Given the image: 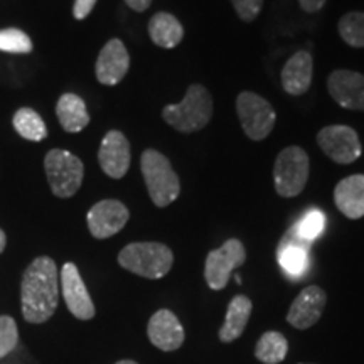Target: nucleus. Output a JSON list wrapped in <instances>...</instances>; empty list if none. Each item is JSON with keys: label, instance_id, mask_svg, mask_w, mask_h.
Listing matches in <instances>:
<instances>
[{"label": "nucleus", "instance_id": "nucleus-1", "mask_svg": "<svg viewBox=\"0 0 364 364\" xmlns=\"http://www.w3.org/2000/svg\"><path fill=\"white\" fill-rule=\"evenodd\" d=\"M22 316L31 324L49 321L58 309L59 279L56 262L39 257L27 267L21 287Z\"/></svg>", "mask_w": 364, "mask_h": 364}, {"label": "nucleus", "instance_id": "nucleus-2", "mask_svg": "<svg viewBox=\"0 0 364 364\" xmlns=\"http://www.w3.org/2000/svg\"><path fill=\"white\" fill-rule=\"evenodd\" d=\"M213 117V98L206 86L191 85L181 103L167 105L162 110L166 124L181 134L203 130Z\"/></svg>", "mask_w": 364, "mask_h": 364}, {"label": "nucleus", "instance_id": "nucleus-3", "mask_svg": "<svg viewBox=\"0 0 364 364\" xmlns=\"http://www.w3.org/2000/svg\"><path fill=\"white\" fill-rule=\"evenodd\" d=\"M118 263L135 275L159 280L171 272L174 253L169 247L156 241L130 243L118 253Z\"/></svg>", "mask_w": 364, "mask_h": 364}, {"label": "nucleus", "instance_id": "nucleus-4", "mask_svg": "<svg viewBox=\"0 0 364 364\" xmlns=\"http://www.w3.org/2000/svg\"><path fill=\"white\" fill-rule=\"evenodd\" d=\"M140 169L149 196L157 208L169 206L179 198L181 181L169 159L154 149L144 150Z\"/></svg>", "mask_w": 364, "mask_h": 364}, {"label": "nucleus", "instance_id": "nucleus-5", "mask_svg": "<svg viewBox=\"0 0 364 364\" xmlns=\"http://www.w3.org/2000/svg\"><path fill=\"white\" fill-rule=\"evenodd\" d=\"M311 174V161L299 145H290L277 156L273 166V182L280 198H295L306 189Z\"/></svg>", "mask_w": 364, "mask_h": 364}, {"label": "nucleus", "instance_id": "nucleus-6", "mask_svg": "<svg viewBox=\"0 0 364 364\" xmlns=\"http://www.w3.org/2000/svg\"><path fill=\"white\" fill-rule=\"evenodd\" d=\"M44 169L49 188L58 198H71L83 184L85 166L80 157L68 150L53 149L44 159Z\"/></svg>", "mask_w": 364, "mask_h": 364}, {"label": "nucleus", "instance_id": "nucleus-7", "mask_svg": "<svg viewBox=\"0 0 364 364\" xmlns=\"http://www.w3.org/2000/svg\"><path fill=\"white\" fill-rule=\"evenodd\" d=\"M236 113H238L241 129L248 139L260 142L272 134L277 115L272 103L253 91H241L236 98Z\"/></svg>", "mask_w": 364, "mask_h": 364}, {"label": "nucleus", "instance_id": "nucleus-8", "mask_svg": "<svg viewBox=\"0 0 364 364\" xmlns=\"http://www.w3.org/2000/svg\"><path fill=\"white\" fill-rule=\"evenodd\" d=\"M247 262V248L240 240L231 238L218 250L208 253L204 263V279L209 289L223 290L230 282L231 273Z\"/></svg>", "mask_w": 364, "mask_h": 364}, {"label": "nucleus", "instance_id": "nucleus-9", "mask_svg": "<svg viewBox=\"0 0 364 364\" xmlns=\"http://www.w3.org/2000/svg\"><path fill=\"white\" fill-rule=\"evenodd\" d=\"M317 145L327 157L343 166L356 162L363 152L358 132L348 125H329L318 130Z\"/></svg>", "mask_w": 364, "mask_h": 364}, {"label": "nucleus", "instance_id": "nucleus-10", "mask_svg": "<svg viewBox=\"0 0 364 364\" xmlns=\"http://www.w3.org/2000/svg\"><path fill=\"white\" fill-rule=\"evenodd\" d=\"M129 218L130 213L124 203L117 199H103L90 209L86 221L93 238L107 240L120 233L129 223Z\"/></svg>", "mask_w": 364, "mask_h": 364}, {"label": "nucleus", "instance_id": "nucleus-11", "mask_svg": "<svg viewBox=\"0 0 364 364\" xmlns=\"http://www.w3.org/2000/svg\"><path fill=\"white\" fill-rule=\"evenodd\" d=\"M327 90L346 110L364 112V75L351 70H336L327 78Z\"/></svg>", "mask_w": 364, "mask_h": 364}, {"label": "nucleus", "instance_id": "nucleus-12", "mask_svg": "<svg viewBox=\"0 0 364 364\" xmlns=\"http://www.w3.org/2000/svg\"><path fill=\"white\" fill-rule=\"evenodd\" d=\"M130 142L118 130H110L103 136L98 150V162L102 171L112 179H122L130 169Z\"/></svg>", "mask_w": 364, "mask_h": 364}, {"label": "nucleus", "instance_id": "nucleus-13", "mask_svg": "<svg viewBox=\"0 0 364 364\" xmlns=\"http://www.w3.org/2000/svg\"><path fill=\"white\" fill-rule=\"evenodd\" d=\"M63 297L70 312L80 321H90L95 317V304L91 300L88 289L81 279L75 263H66L61 270Z\"/></svg>", "mask_w": 364, "mask_h": 364}, {"label": "nucleus", "instance_id": "nucleus-14", "mask_svg": "<svg viewBox=\"0 0 364 364\" xmlns=\"http://www.w3.org/2000/svg\"><path fill=\"white\" fill-rule=\"evenodd\" d=\"M327 304V295L321 287L311 285L300 292L287 314V322L295 329H309L318 322Z\"/></svg>", "mask_w": 364, "mask_h": 364}, {"label": "nucleus", "instance_id": "nucleus-15", "mask_svg": "<svg viewBox=\"0 0 364 364\" xmlns=\"http://www.w3.org/2000/svg\"><path fill=\"white\" fill-rule=\"evenodd\" d=\"M129 68L130 56L125 44L120 39H112L100 51L95 73H97V80L100 83L113 86L125 78L127 73H129Z\"/></svg>", "mask_w": 364, "mask_h": 364}, {"label": "nucleus", "instance_id": "nucleus-16", "mask_svg": "<svg viewBox=\"0 0 364 364\" xmlns=\"http://www.w3.org/2000/svg\"><path fill=\"white\" fill-rule=\"evenodd\" d=\"M147 336L156 348L161 351L171 353L184 344V327L179 318L169 309H161L150 317L147 326Z\"/></svg>", "mask_w": 364, "mask_h": 364}, {"label": "nucleus", "instance_id": "nucleus-17", "mask_svg": "<svg viewBox=\"0 0 364 364\" xmlns=\"http://www.w3.org/2000/svg\"><path fill=\"white\" fill-rule=\"evenodd\" d=\"M309 248L311 243L302 240L295 231V228H290L282 238L279 250H277V258L287 275L290 279H300L309 268Z\"/></svg>", "mask_w": 364, "mask_h": 364}, {"label": "nucleus", "instance_id": "nucleus-18", "mask_svg": "<svg viewBox=\"0 0 364 364\" xmlns=\"http://www.w3.org/2000/svg\"><path fill=\"white\" fill-rule=\"evenodd\" d=\"M314 59L309 51H297L282 70V86L292 97L306 95L312 85Z\"/></svg>", "mask_w": 364, "mask_h": 364}, {"label": "nucleus", "instance_id": "nucleus-19", "mask_svg": "<svg viewBox=\"0 0 364 364\" xmlns=\"http://www.w3.org/2000/svg\"><path fill=\"white\" fill-rule=\"evenodd\" d=\"M334 203L349 220L364 216V174L344 177L334 189Z\"/></svg>", "mask_w": 364, "mask_h": 364}, {"label": "nucleus", "instance_id": "nucleus-20", "mask_svg": "<svg viewBox=\"0 0 364 364\" xmlns=\"http://www.w3.org/2000/svg\"><path fill=\"white\" fill-rule=\"evenodd\" d=\"M149 36L159 48L174 49L184 39V27L172 14L157 12L149 22Z\"/></svg>", "mask_w": 364, "mask_h": 364}, {"label": "nucleus", "instance_id": "nucleus-21", "mask_svg": "<svg viewBox=\"0 0 364 364\" xmlns=\"http://www.w3.org/2000/svg\"><path fill=\"white\" fill-rule=\"evenodd\" d=\"M252 309L253 304L247 295H236V297L231 299L230 306H228L225 324L220 329L221 343H233L243 334L250 316H252Z\"/></svg>", "mask_w": 364, "mask_h": 364}, {"label": "nucleus", "instance_id": "nucleus-22", "mask_svg": "<svg viewBox=\"0 0 364 364\" xmlns=\"http://www.w3.org/2000/svg\"><path fill=\"white\" fill-rule=\"evenodd\" d=\"M56 115L63 129L70 134H78L90 124V113L86 110V103L75 93H65L59 98Z\"/></svg>", "mask_w": 364, "mask_h": 364}, {"label": "nucleus", "instance_id": "nucleus-23", "mask_svg": "<svg viewBox=\"0 0 364 364\" xmlns=\"http://www.w3.org/2000/svg\"><path fill=\"white\" fill-rule=\"evenodd\" d=\"M287 353H289V343L285 336L277 331L265 332L255 348V356L263 364H279L287 358Z\"/></svg>", "mask_w": 364, "mask_h": 364}, {"label": "nucleus", "instance_id": "nucleus-24", "mask_svg": "<svg viewBox=\"0 0 364 364\" xmlns=\"http://www.w3.org/2000/svg\"><path fill=\"white\" fill-rule=\"evenodd\" d=\"M12 124L17 134L24 136L26 140H31V142H41V140L48 136V129H46L44 120L33 108H21V110H17L12 118Z\"/></svg>", "mask_w": 364, "mask_h": 364}, {"label": "nucleus", "instance_id": "nucleus-25", "mask_svg": "<svg viewBox=\"0 0 364 364\" xmlns=\"http://www.w3.org/2000/svg\"><path fill=\"white\" fill-rule=\"evenodd\" d=\"M339 36L348 46L356 49L364 48V12L354 11L341 17L338 24Z\"/></svg>", "mask_w": 364, "mask_h": 364}, {"label": "nucleus", "instance_id": "nucleus-26", "mask_svg": "<svg viewBox=\"0 0 364 364\" xmlns=\"http://www.w3.org/2000/svg\"><path fill=\"white\" fill-rule=\"evenodd\" d=\"M0 51L12 54H29L33 51V41L21 29L0 31Z\"/></svg>", "mask_w": 364, "mask_h": 364}, {"label": "nucleus", "instance_id": "nucleus-27", "mask_svg": "<svg viewBox=\"0 0 364 364\" xmlns=\"http://www.w3.org/2000/svg\"><path fill=\"white\" fill-rule=\"evenodd\" d=\"M294 228L300 238L312 243L314 240H317L322 235V231L326 228L324 213L318 211V209H311V211L302 216V220H299V223Z\"/></svg>", "mask_w": 364, "mask_h": 364}, {"label": "nucleus", "instance_id": "nucleus-28", "mask_svg": "<svg viewBox=\"0 0 364 364\" xmlns=\"http://www.w3.org/2000/svg\"><path fill=\"white\" fill-rule=\"evenodd\" d=\"M19 346V331L12 317L0 316V359L16 351Z\"/></svg>", "mask_w": 364, "mask_h": 364}, {"label": "nucleus", "instance_id": "nucleus-29", "mask_svg": "<svg viewBox=\"0 0 364 364\" xmlns=\"http://www.w3.org/2000/svg\"><path fill=\"white\" fill-rule=\"evenodd\" d=\"M233 4L236 14L243 22H253L260 16L263 0H230Z\"/></svg>", "mask_w": 364, "mask_h": 364}, {"label": "nucleus", "instance_id": "nucleus-30", "mask_svg": "<svg viewBox=\"0 0 364 364\" xmlns=\"http://www.w3.org/2000/svg\"><path fill=\"white\" fill-rule=\"evenodd\" d=\"M97 2L98 0H75V7H73V16H75V19H86L91 14V11H93Z\"/></svg>", "mask_w": 364, "mask_h": 364}, {"label": "nucleus", "instance_id": "nucleus-31", "mask_svg": "<svg viewBox=\"0 0 364 364\" xmlns=\"http://www.w3.org/2000/svg\"><path fill=\"white\" fill-rule=\"evenodd\" d=\"M326 2L327 0H299L302 11L307 14H316L318 11H322V7L326 6Z\"/></svg>", "mask_w": 364, "mask_h": 364}, {"label": "nucleus", "instance_id": "nucleus-32", "mask_svg": "<svg viewBox=\"0 0 364 364\" xmlns=\"http://www.w3.org/2000/svg\"><path fill=\"white\" fill-rule=\"evenodd\" d=\"M125 4L132 11L145 12L150 7V4H152V0H125Z\"/></svg>", "mask_w": 364, "mask_h": 364}, {"label": "nucleus", "instance_id": "nucleus-33", "mask_svg": "<svg viewBox=\"0 0 364 364\" xmlns=\"http://www.w3.org/2000/svg\"><path fill=\"white\" fill-rule=\"evenodd\" d=\"M6 243H7L6 233H4V231L0 230V253H2V252H4V248H6Z\"/></svg>", "mask_w": 364, "mask_h": 364}, {"label": "nucleus", "instance_id": "nucleus-34", "mask_svg": "<svg viewBox=\"0 0 364 364\" xmlns=\"http://www.w3.org/2000/svg\"><path fill=\"white\" fill-rule=\"evenodd\" d=\"M115 364H139V363L132 361V359H124V361H118V363H115Z\"/></svg>", "mask_w": 364, "mask_h": 364}]
</instances>
